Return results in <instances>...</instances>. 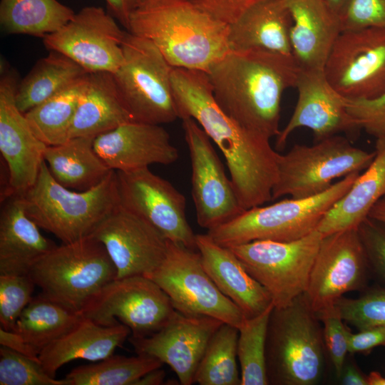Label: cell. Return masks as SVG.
I'll return each mask as SVG.
<instances>
[{
    "label": "cell",
    "instance_id": "obj_48",
    "mask_svg": "<svg viewBox=\"0 0 385 385\" xmlns=\"http://www.w3.org/2000/svg\"><path fill=\"white\" fill-rule=\"evenodd\" d=\"M106 1L113 15L127 31L130 15L140 0H106Z\"/></svg>",
    "mask_w": 385,
    "mask_h": 385
},
{
    "label": "cell",
    "instance_id": "obj_20",
    "mask_svg": "<svg viewBox=\"0 0 385 385\" xmlns=\"http://www.w3.org/2000/svg\"><path fill=\"white\" fill-rule=\"evenodd\" d=\"M223 323L211 317L176 311L158 332L143 337L130 336L128 340L138 354L157 358L171 367L180 384L191 385L210 339Z\"/></svg>",
    "mask_w": 385,
    "mask_h": 385
},
{
    "label": "cell",
    "instance_id": "obj_41",
    "mask_svg": "<svg viewBox=\"0 0 385 385\" xmlns=\"http://www.w3.org/2000/svg\"><path fill=\"white\" fill-rule=\"evenodd\" d=\"M317 314L323 325V338L327 351L333 364L335 374L339 378L349 353L350 331L343 323V319L334 304L324 309Z\"/></svg>",
    "mask_w": 385,
    "mask_h": 385
},
{
    "label": "cell",
    "instance_id": "obj_13",
    "mask_svg": "<svg viewBox=\"0 0 385 385\" xmlns=\"http://www.w3.org/2000/svg\"><path fill=\"white\" fill-rule=\"evenodd\" d=\"M324 72L329 83L348 99L373 98L385 91V29L342 31Z\"/></svg>",
    "mask_w": 385,
    "mask_h": 385
},
{
    "label": "cell",
    "instance_id": "obj_53",
    "mask_svg": "<svg viewBox=\"0 0 385 385\" xmlns=\"http://www.w3.org/2000/svg\"><path fill=\"white\" fill-rule=\"evenodd\" d=\"M324 1L339 16L348 0H324Z\"/></svg>",
    "mask_w": 385,
    "mask_h": 385
},
{
    "label": "cell",
    "instance_id": "obj_51",
    "mask_svg": "<svg viewBox=\"0 0 385 385\" xmlns=\"http://www.w3.org/2000/svg\"><path fill=\"white\" fill-rule=\"evenodd\" d=\"M369 217L385 224V196L372 207Z\"/></svg>",
    "mask_w": 385,
    "mask_h": 385
},
{
    "label": "cell",
    "instance_id": "obj_2",
    "mask_svg": "<svg viewBox=\"0 0 385 385\" xmlns=\"http://www.w3.org/2000/svg\"><path fill=\"white\" fill-rule=\"evenodd\" d=\"M299 68L292 55L263 49L230 50L206 72L219 106L244 128L269 139L280 132L285 90Z\"/></svg>",
    "mask_w": 385,
    "mask_h": 385
},
{
    "label": "cell",
    "instance_id": "obj_45",
    "mask_svg": "<svg viewBox=\"0 0 385 385\" xmlns=\"http://www.w3.org/2000/svg\"><path fill=\"white\" fill-rule=\"evenodd\" d=\"M265 0H192L200 8L218 20L230 24L245 11Z\"/></svg>",
    "mask_w": 385,
    "mask_h": 385
},
{
    "label": "cell",
    "instance_id": "obj_5",
    "mask_svg": "<svg viewBox=\"0 0 385 385\" xmlns=\"http://www.w3.org/2000/svg\"><path fill=\"white\" fill-rule=\"evenodd\" d=\"M322 325L304 294L285 307L273 308L266 339L269 384L314 385L319 381L326 350Z\"/></svg>",
    "mask_w": 385,
    "mask_h": 385
},
{
    "label": "cell",
    "instance_id": "obj_37",
    "mask_svg": "<svg viewBox=\"0 0 385 385\" xmlns=\"http://www.w3.org/2000/svg\"><path fill=\"white\" fill-rule=\"evenodd\" d=\"M274 305L261 314L245 318L238 328L237 359L240 366V385L269 384L266 366V339Z\"/></svg>",
    "mask_w": 385,
    "mask_h": 385
},
{
    "label": "cell",
    "instance_id": "obj_21",
    "mask_svg": "<svg viewBox=\"0 0 385 385\" xmlns=\"http://www.w3.org/2000/svg\"><path fill=\"white\" fill-rule=\"evenodd\" d=\"M294 88L297 102L288 123L276 137V148H284L290 134L301 127L310 129L316 142L360 130L348 112L347 98L329 83L324 70L299 68Z\"/></svg>",
    "mask_w": 385,
    "mask_h": 385
},
{
    "label": "cell",
    "instance_id": "obj_1",
    "mask_svg": "<svg viewBox=\"0 0 385 385\" xmlns=\"http://www.w3.org/2000/svg\"><path fill=\"white\" fill-rule=\"evenodd\" d=\"M171 80L180 118H193L219 148L241 207L272 200L279 153L270 139L244 128L219 106L206 72L173 68Z\"/></svg>",
    "mask_w": 385,
    "mask_h": 385
},
{
    "label": "cell",
    "instance_id": "obj_32",
    "mask_svg": "<svg viewBox=\"0 0 385 385\" xmlns=\"http://www.w3.org/2000/svg\"><path fill=\"white\" fill-rule=\"evenodd\" d=\"M74 14L58 0L0 1V24L8 34L44 38L61 28Z\"/></svg>",
    "mask_w": 385,
    "mask_h": 385
},
{
    "label": "cell",
    "instance_id": "obj_31",
    "mask_svg": "<svg viewBox=\"0 0 385 385\" xmlns=\"http://www.w3.org/2000/svg\"><path fill=\"white\" fill-rule=\"evenodd\" d=\"M88 73L68 57L50 51L18 83L16 105L21 113H26Z\"/></svg>",
    "mask_w": 385,
    "mask_h": 385
},
{
    "label": "cell",
    "instance_id": "obj_23",
    "mask_svg": "<svg viewBox=\"0 0 385 385\" xmlns=\"http://www.w3.org/2000/svg\"><path fill=\"white\" fill-rule=\"evenodd\" d=\"M292 24L289 40L300 69L324 70L340 33V18L324 0H284Z\"/></svg>",
    "mask_w": 385,
    "mask_h": 385
},
{
    "label": "cell",
    "instance_id": "obj_12",
    "mask_svg": "<svg viewBox=\"0 0 385 385\" xmlns=\"http://www.w3.org/2000/svg\"><path fill=\"white\" fill-rule=\"evenodd\" d=\"M175 312L158 284L147 277L135 275L105 285L80 312L104 327L122 323L129 327L132 337H143L163 328Z\"/></svg>",
    "mask_w": 385,
    "mask_h": 385
},
{
    "label": "cell",
    "instance_id": "obj_11",
    "mask_svg": "<svg viewBox=\"0 0 385 385\" xmlns=\"http://www.w3.org/2000/svg\"><path fill=\"white\" fill-rule=\"evenodd\" d=\"M147 277L161 287L181 314L211 317L237 329L246 318L215 284L197 250L168 240L165 258Z\"/></svg>",
    "mask_w": 385,
    "mask_h": 385
},
{
    "label": "cell",
    "instance_id": "obj_47",
    "mask_svg": "<svg viewBox=\"0 0 385 385\" xmlns=\"http://www.w3.org/2000/svg\"><path fill=\"white\" fill-rule=\"evenodd\" d=\"M0 344L40 361L39 353L14 331H7L0 327Z\"/></svg>",
    "mask_w": 385,
    "mask_h": 385
},
{
    "label": "cell",
    "instance_id": "obj_24",
    "mask_svg": "<svg viewBox=\"0 0 385 385\" xmlns=\"http://www.w3.org/2000/svg\"><path fill=\"white\" fill-rule=\"evenodd\" d=\"M197 250L203 267L219 290L242 312L254 317L273 305L265 289L245 270L232 250L207 234H196Z\"/></svg>",
    "mask_w": 385,
    "mask_h": 385
},
{
    "label": "cell",
    "instance_id": "obj_6",
    "mask_svg": "<svg viewBox=\"0 0 385 385\" xmlns=\"http://www.w3.org/2000/svg\"><path fill=\"white\" fill-rule=\"evenodd\" d=\"M360 173H350L312 197H291L245 210L207 233L216 243L226 247L254 240L291 242L301 239L317 230L327 212L351 188Z\"/></svg>",
    "mask_w": 385,
    "mask_h": 385
},
{
    "label": "cell",
    "instance_id": "obj_16",
    "mask_svg": "<svg viewBox=\"0 0 385 385\" xmlns=\"http://www.w3.org/2000/svg\"><path fill=\"white\" fill-rule=\"evenodd\" d=\"M120 205L140 216L168 240L197 250L196 234L186 216V200L149 168L115 171Z\"/></svg>",
    "mask_w": 385,
    "mask_h": 385
},
{
    "label": "cell",
    "instance_id": "obj_17",
    "mask_svg": "<svg viewBox=\"0 0 385 385\" xmlns=\"http://www.w3.org/2000/svg\"><path fill=\"white\" fill-rule=\"evenodd\" d=\"M369 269L357 229L324 236L304 296L319 312L344 294L363 289Z\"/></svg>",
    "mask_w": 385,
    "mask_h": 385
},
{
    "label": "cell",
    "instance_id": "obj_7",
    "mask_svg": "<svg viewBox=\"0 0 385 385\" xmlns=\"http://www.w3.org/2000/svg\"><path fill=\"white\" fill-rule=\"evenodd\" d=\"M29 275L43 295L80 312L117 278V270L103 244L88 236L56 246L34 265Z\"/></svg>",
    "mask_w": 385,
    "mask_h": 385
},
{
    "label": "cell",
    "instance_id": "obj_14",
    "mask_svg": "<svg viewBox=\"0 0 385 385\" xmlns=\"http://www.w3.org/2000/svg\"><path fill=\"white\" fill-rule=\"evenodd\" d=\"M126 31L102 7L86 6L43 42L48 50L63 54L88 73H114L123 60Z\"/></svg>",
    "mask_w": 385,
    "mask_h": 385
},
{
    "label": "cell",
    "instance_id": "obj_44",
    "mask_svg": "<svg viewBox=\"0 0 385 385\" xmlns=\"http://www.w3.org/2000/svg\"><path fill=\"white\" fill-rule=\"evenodd\" d=\"M357 231L369 269L385 281V224L368 217Z\"/></svg>",
    "mask_w": 385,
    "mask_h": 385
},
{
    "label": "cell",
    "instance_id": "obj_28",
    "mask_svg": "<svg viewBox=\"0 0 385 385\" xmlns=\"http://www.w3.org/2000/svg\"><path fill=\"white\" fill-rule=\"evenodd\" d=\"M376 155L351 188L327 212L317 227L322 235L357 229L385 196V137L376 138Z\"/></svg>",
    "mask_w": 385,
    "mask_h": 385
},
{
    "label": "cell",
    "instance_id": "obj_50",
    "mask_svg": "<svg viewBox=\"0 0 385 385\" xmlns=\"http://www.w3.org/2000/svg\"><path fill=\"white\" fill-rule=\"evenodd\" d=\"M165 377V373L164 370L160 368L152 370L140 378H139L134 383V385H160L164 384V379Z\"/></svg>",
    "mask_w": 385,
    "mask_h": 385
},
{
    "label": "cell",
    "instance_id": "obj_34",
    "mask_svg": "<svg viewBox=\"0 0 385 385\" xmlns=\"http://www.w3.org/2000/svg\"><path fill=\"white\" fill-rule=\"evenodd\" d=\"M88 73L24 113L34 133L47 146L58 145L70 139L78 103Z\"/></svg>",
    "mask_w": 385,
    "mask_h": 385
},
{
    "label": "cell",
    "instance_id": "obj_18",
    "mask_svg": "<svg viewBox=\"0 0 385 385\" xmlns=\"http://www.w3.org/2000/svg\"><path fill=\"white\" fill-rule=\"evenodd\" d=\"M103 244L117 278L147 277L163 262L168 240L150 223L120 204L90 235Z\"/></svg>",
    "mask_w": 385,
    "mask_h": 385
},
{
    "label": "cell",
    "instance_id": "obj_40",
    "mask_svg": "<svg viewBox=\"0 0 385 385\" xmlns=\"http://www.w3.org/2000/svg\"><path fill=\"white\" fill-rule=\"evenodd\" d=\"M36 284L28 274H0V324L13 331L21 312L32 299Z\"/></svg>",
    "mask_w": 385,
    "mask_h": 385
},
{
    "label": "cell",
    "instance_id": "obj_39",
    "mask_svg": "<svg viewBox=\"0 0 385 385\" xmlns=\"http://www.w3.org/2000/svg\"><path fill=\"white\" fill-rule=\"evenodd\" d=\"M335 305L343 320L359 331L385 326V288L371 289L358 298L342 297Z\"/></svg>",
    "mask_w": 385,
    "mask_h": 385
},
{
    "label": "cell",
    "instance_id": "obj_52",
    "mask_svg": "<svg viewBox=\"0 0 385 385\" xmlns=\"http://www.w3.org/2000/svg\"><path fill=\"white\" fill-rule=\"evenodd\" d=\"M368 385H385V377L378 371H371L367 376Z\"/></svg>",
    "mask_w": 385,
    "mask_h": 385
},
{
    "label": "cell",
    "instance_id": "obj_35",
    "mask_svg": "<svg viewBox=\"0 0 385 385\" xmlns=\"http://www.w3.org/2000/svg\"><path fill=\"white\" fill-rule=\"evenodd\" d=\"M155 357L111 355L98 363L80 366L66 374L68 385H134L146 373L161 368Z\"/></svg>",
    "mask_w": 385,
    "mask_h": 385
},
{
    "label": "cell",
    "instance_id": "obj_38",
    "mask_svg": "<svg viewBox=\"0 0 385 385\" xmlns=\"http://www.w3.org/2000/svg\"><path fill=\"white\" fill-rule=\"evenodd\" d=\"M1 385H68L65 379L51 376L40 361L9 348H0Z\"/></svg>",
    "mask_w": 385,
    "mask_h": 385
},
{
    "label": "cell",
    "instance_id": "obj_15",
    "mask_svg": "<svg viewBox=\"0 0 385 385\" xmlns=\"http://www.w3.org/2000/svg\"><path fill=\"white\" fill-rule=\"evenodd\" d=\"M181 119L190 158L191 194L197 222L209 230L232 220L245 210L210 138L193 118Z\"/></svg>",
    "mask_w": 385,
    "mask_h": 385
},
{
    "label": "cell",
    "instance_id": "obj_30",
    "mask_svg": "<svg viewBox=\"0 0 385 385\" xmlns=\"http://www.w3.org/2000/svg\"><path fill=\"white\" fill-rule=\"evenodd\" d=\"M95 137L71 138L47 146L43 159L53 178L61 185L77 191L91 189L112 170L94 150Z\"/></svg>",
    "mask_w": 385,
    "mask_h": 385
},
{
    "label": "cell",
    "instance_id": "obj_9",
    "mask_svg": "<svg viewBox=\"0 0 385 385\" xmlns=\"http://www.w3.org/2000/svg\"><path fill=\"white\" fill-rule=\"evenodd\" d=\"M375 155V150L368 152L354 147L339 135L312 145L295 144L287 153L278 155L272 200L284 195L305 198L322 193L337 178L365 170Z\"/></svg>",
    "mask_w": 385,
    "mask_h": 385
},
{
    "label": "cell",
    "instance_id": "obj_26",
    "mask_svg": "<svg viewBox=\"0 0 385 385\" xmlns=\"http://www.w3.org/2000/svg\"><path fill=\"white\" fill-rule=\"evenodd\" d=\"M130 333L122 323L104 327L83 317L71 330L43 348L39 360L45 371L55 378L57 370L69 361H96L113 355Z\"/></svg>",
    "mask_w": 385,
    "mask_h": 385
},
{
    "label": "cell",
    "instance_id": "obj_10",
    "mask_svg": "<svg viewBox=\"0 0 385 385\" xmlns=\"http://www.w3.org/2000/svg\"><path fill=\"white\" fill-rule=\"evenodd\" d=\"M322 237L317 230L294 241L254 240L228 248L267 291L274 307L282 308L305 292Z\"/></svg>",
    "mask_w": 385,
    "mask_h": 385
},
{
    "label": "cell",
    "instance_id": "obj_8",
    "mask_svg": "<svg viewBox=\"0 0 385 385\" xmlns=\"http://www.w3.org/2000/svg\"><path fill=\"white\" fill-rule=\"evenodd\" d=\"M122 48L123 60L113 76L133 120L163 125L180 118L171 80L173 67L157 46L126 31Z\"/></svg>",
    "mask_w": 385,
    "mask_h": 385
},
{
    "label": "cell",
    "instance_id": "obj_54",
    "mask_svg": "<svg viewBox=\"0 0 385 385\" xmlns=\"http://www.w3.org/2000/svg\"><path fill=\"white\" fill-rule=\"evenodd\" d=\"M190 1H192V0H190Z\"/></svg>",
    "mask_w": 385,
    "mask_h": 385
},
{
    "label": "cell",
    "instance_id": "obj_42",
    "mask_svg": "<svg viewBox=\"0 0 385 385\" xmlns=\"http://www.w3.org/2000/svg\"><path fill=\"white\" fill-rule=\"evenodd\" d=\"M339 18L342 31L385 29V0H348Z\"/></svg>",
    "mask_w": 385,
    "mask_h": 385
},
{
    "label": "cell",
    "instance_id": "obj_46",
    "mask_svg": "<svg viewBox=\"0 0 385 385\" xmlns=\"http://www.w3.org/2000/svg\"><path fill=\"white\" fill-rule=\"evenodd\" d=\"M378 346H385V326L376 327L358 333L350 332L349 337V353H369Z\"/></svg>",
    "mask_w": 385,
    "mask_h": 385
},
{
    "label": "cell",
    "instance_id": "obj_33",
    "mask_svg": "<svg viewBox=\"0 0 385 385\" xmlns=\"http://www.w3.org/2000/svg\"><path fill=\"white\" fill-rule=\"evenodd\" d=\"M82 317L81 312L40 293L33 297L21 312L13 331L40 354L43 348L71 330Z\"/></svg>",
    "mask_w": 385,
    "mask_h": 385
},
{
    "label": "cell",
    "instance_id": "obj_27",
    "mask_svg": "<svg viewBox=\"0 0 385 385\" xmlns=\"http://www.w3.org/2000/svg\"><path fill=\"white\" fill-rule=\"evenodd\" d=\"M292 20L284 0H265L229 24L230 50L263 49L292 55L289 31Z\"/></svg>",
    "mask_w": 385,
    "mask_h": 385
},
{
    "label": "cell",
    "instance_id": "obj_3",
    "mask_svg": "<svg viewBox=\"0 0 385 385\" xmlns=\"http://www.w3.org/2000/svg\"><path fill=\"white\" fill-rule=\"evenodd\" d=\"M127 31L153 42L174 68L207 72L230 51L229 24L190 0H140Z\"/></svg>",
    "mask_w": 385,
    "mask_h": 385
},
{
    "label": "cell",
    "instance_id": "obj_49",
    "mask_svg": "<svg viewBox=\"0 0 385 385\" xmlns=\"http://www.w3.org/2000/svg\"><path fill=\"white\" fill-rule=\"evenodd\" d=\"M344 385H368L367 376H365L353 362L345 361L340 377Z\"/></svg>",
    "mask_w": 385,
    "mask_h": 385
},
{
    "label": "cell",
    "instance_id": "obj_4",
    "mask_svg": "<svg viewBox=\"0 0 385 385\" xmlns=\"http://www.w3.org/2000/svg\"><path fill=\"white\" fill-rule=\"evenodd\" d=\"M21 195L27 215L63 243L90 236L120 204L115 170L95 187L77 191L58 183L45 160L34 185Z\"/></svg>",
    "mask_w": 385,
    "mask_h": 385
},
{
    "label": "cell",
    "instance_id": "obj_22",
    "mask_svg": "<svg viewBox=\"0 0 385 385\" xmlns=\"http://www.w3.org/2000/svg\"><path fill=\"white\" fill-rule=\"evenodd\" d=\"M94 150L110 169L131 171L153 164L170 165L179 157L162 125L130 121L97 135Z\"/></svg>",
    "mask_w": 385,
    "mask_h": 385
},
{
    "label": "cell",
    "instance_id": "obj_25",
    "mask_svg": "<svg viewBox=\"0 0 385 385\" xmlns=\"http://www.w3.org/2000/svg\"><path fill=\"white\" fill-rule=\"evenodd\" d=\"M27 215L19 194L7 195L0 214V274H28L57 245Z\"/></svg>",
    "mask_w": 385,
    "mask_h": 385
},
{
    "label": "cell",
    "instance_id": "obj_36",
    "mask_svg": "<svg viewBox=\"0 0 385 385\" xmlns=\"http://www.w3.org/2000/svg\"><path fill=\"white\" fill-rule=\"evenodd\" d=\"M237 327L223 323L210 339L197 366L195 383L200 385H240L237 368Z\"/></svg>",
    "mask_w": 385,
    "mask_h": 385
},
{
    "label": "cell",
    "instance_id": "obj_19",
    "mask_svg": "<svg viewBox=\"0 0 385 385\" xmlns=\"http://www.w3.org/2000/svg\"><path fill=\"white\" fill-rule=\"evenodd\" d=\"M0 151L8 169L11 194L24 193L36 183L47 145L32 131L16 103L17 75L1 61Z\"/></svg>",
    "mask_w": 385,
    "mask_h": 385
},
{
    "label": "cell",
    "instance_id": "obj_43",
    "mask_svg": "<svg viewBox=\"0 0 385 385\" xmlns=\"http://www.w3.org/2000/svg\"><path fill=\"white\" fill-rule=\"evenodd\" d=\"M347 109L360 130L376 138L385 137V91L373 98H347Z\"/></svg>",
    "mask_w": 385,
    "mask_h": 385
},
{
    "label": "cell",
    "instance_id": "obj_29",
    "mask_svg": "<svg viewBox=\"0 0 385 385\" xmlns=\"http://www.w3.org/2000/svg\"><path fill=\"white\" fill-rule=\"evenodd\" d=\"M133 121L118 91L113 73H89L78 103L70 138L96 137Z\"/></svg>",
    "mask_w": 385,
    "mask_h": 385
}]
</instances>
